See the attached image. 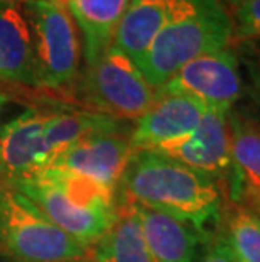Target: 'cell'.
Instances as JSON below:
<instances>
[{"label":"cell","mask_w":260,"mask_h":262,"mask_svg":"<svg viewBox=\"0 0 260 262\" xmlns=\"http://www.w3.org/2000/svg\"><path fill=\"white\" fill-rule=\"evenodd\" d=\"M122 202L171 215L206 233L221 219L218 183L190 166L154 150H135L122 174Z\"/></svg>","instance_id":"6da1fadb"},{"label":"cell","mask_w":260,"mask_h":262,"mask_svg":"<svg viewBox=\"0 0 260 262\" xmlns=\"http://www.w3.org/2000/svg\"><path fill=\"white\" fill-rule=\"evenodd\" d=\"M233 19L218 0L166 26L137 63L144 78L159 90L184 64L203 54L230 48Z\"/></svg>","instance_id":"7a4b0ae2"},{"label":"cell","mask_w":260,"mask_h":262,"mask_svg":"<svg viewBox=\"0 0 260 262\" xmlns=\"http://www.w3.org/2000/svg\"><path fill=\"white\" fill-rule=\"evenodd\" d=\"M0 252L15 262H68L91 255L88 245L58 228L26 194L2 181Z\"/></svg>","instance_id":"3957f363"},{"label":"cell","mask_w":260,"mask_h":262,"mask_svg":"<svg viewBox=\"0 0 260 262\" xmlns=\"http://www.w3.org/2000/svg\"><path fill=\"white\" fill-rule=\"evenodd\" d=\"M80 92L93 112L120 122L139 120L157 97L135 61L115 46L86 66Z\"/></svg>","instance_id":"277c9868"},{"label":"cell","mask_w":260,"mask_h":262,"mask_svg":"<svg viewBox=\"0 0 260 262\" xmlns=\"http://www.w3.org/2000/svg\"><path fill=\"white\" fill-rule=\"evenodd\" d=\"M34 36L36 86L64 88L80 70L81 39L68 9L51 0H24Z\"/></svg>","instance_id":"5b68a950"},{"label":"cell","mask_w":260,"mask_h":262,"mask_svg":"<svg viewBox=\"0 0 260 262\" xmlns=\"http://www.w3.org/2000/svg\"><path fill=\"white\" fill-rule=\"evenodd\" d=\"M157 92L184 95L204 110L228 115L243 95L240 56L231 48L203 54L182 66Z\"/></svg>","instance_id":"8992f818"},{"label":"cell","mask_w":260,"mask_h":262,"mask_svg":"<svg viewBox=\"0 0 260 262\" xmlns=\"http://www.w3.org/2000/svg\"><path fill=\"white\" fill-rule=\"evenodd\" d=\"M39 208L44 216L88 247L107 233L119 216L117 208H95L73 202L56 183L41 172L9 183Z\"/></svg>","instance_id":"52a82bcc"},{"label":"cell","mask_w":260,"mask_h":262,"mask_svg":"<svg viewBox=\"0 0 260 262\" xmlns=\"http://www.w3.org/2000/svg\"><path fill=\"white\" fill-rule=\"evenodd\" d=\"M134 152L130 134H124L120 127L81 139L58 154L48 166L86 178L117 193L122 174Z\"/></svg>","instance_id":"ba28073f"},{"label":"cell","mask_w":260,"mask_h":262,"mask_svg":"<svg viewBox=\"0 0 260 262\" xmlns=\"http://www.w3.org/2000/svg\"><path fill=\"white\" fill-rule=\"evenodd\" d=\"M230 130L228 196L260 215V117L242 108L226 115Z\"/></svg>","instance_id":"9c48e42d"},{"label":"cell","mask_w":260,"mask_h":262,"mask_svg":"<svg viewBox=\"0 0 260 262\" xmlns=\"http://www.w3.org/2000/svg\"><path fill=\"white\" fill-rule=\"evenodd\" d=\"M152 150L179 161L215 181L226 180L230 169V130L226 115L206 110L200 125L191 134Z\"/></svg>","instance_id":"30bf717a"},{"label":"cell","mask_w":260,"mask_h":262,"mask_svg":"<svg viewBox=\"0 0 260 262\" xmlns=\"http://www.w3.org/2000/svg\"><path fill=\"white\" fill-rule=\"evenodd\" d=\"M217 0H132L115 34L113 46L139 63L166 26Z\"/></svg>","instance_id":"8fae6325"},{"label":"cell","mask_w":260,"mask_h":262,"mask_svg":"<svg viewBox=\"0 0 260 262\" xmlns=\"http://www.w3.org/2000/svg\"><path fill=\"white\" fill-rule=\"evenodd\" d=\"M51 112L29 108L0 127L2 183L19 181L46 168L48 158L44 150V129Z\"/></svg>","instance_id":"7c38bea8"},{"label":"cell","mask_w":260,"mask_h":262,"mask_svg":"<svg viewBox=\"0 0 260 262\" xmlns=\"http://www.w3.org/2000/svg\"><path fill=\"white\" fill-rule=\"evenodd\" d=\"M203 107L195 100L176 93H159L154 103L130 130L134 150H152L179 141L200 125Z\"/></svg>","instance_id":"4fadbf2b"},{"label":"cell","mask_w":260,"mask_h":262,"mask_svg":"<svg viewBox=\"0 0 260 262\" xmlns=\"http://www.w3.org/2000/svg\"><path fill=\"white\" fill-rule=\"evenodd\" d=\"M0 80L36 86L34 36L24 0H0Z\"/></svg>","instance_id":"5bb4252c"},{"label":"cell","mask_w":260,"mask_h":262,"mask_svg":"<svg viewBox=\"0 0 260 262\" xmlns=\"http://www.w3.org/2000/svg\"><path fill=\"white\" fill-rule=\"evenodd\" d=\"M134 208L154 262H200L203 232L187 222L146 206L134 205Z\"/></svg>","instance_id":"9a60e30c"},{"label":"cell","mask_w":260,"mask_h":262,"mask_svg":"<svg viewBox=\"0 0 260 262\" xmlns=\"http://www.w3.org/2000/svg\"><path fill=\"white\" fill-rule=\"evenodd\" d=\"M132 0H71L66 5L83 37L86 66L113 46L115 34Z\"/></svg>","instance_id":"2e32d148"},{"label":"cell","mask_w":260,"mask_h":262,"mask_svg":"<svg viewBox=\"0 0 260 262\" xmlns=\"http://www.w3.org/2000/svg\"><path fill=\"white\" fill-rule=\"evenodd\" d=\"M91 259L93 262H154L134 205L119 202L117 220L95 244Z\"/></svg>","instance_id":"e0dca14e"},{"label":"cell","mask_w":260,"mask_h":262,"mask_svg":"<svg viewBox=\"0 0 260 262\" xmlns=\"http://www.w3.org/2000/svg\"><path fill=\"white\" fill-rule=\"evenodd\" d=\"M120 129V120L93 110H53L44 129V150L48 164L81 139L91 134ZM46 164V166H48Z\"/></svg>","instance_id":"ac0fdd59"},{"label":"cell","mask_w":260,"mask_h":262,"mask_svg":"<svg viewBox=\"0 0 260 262\" xmlns=\"http://www.w3.org/2000/svg\"><path fill=\"white\" fill-rule=\"evenodd\" d=\"M223 237L237 262H260V215L237 206L228 216Z\"/></svg>","instance_id":"d6986e66"},{"label":"cell","mask_w":260,"mask_h":262,"mask_svg":"<svg viewBox=\"0 0 260 262\" xmlns=\"http://www.w3.org/2000/svg\"><path fill=\"white\" fill-rule=\"evenodd\" d=\"M233 41L250 42L260 39V0H247L233 12Z\"/></svg>","instance_id":"ffe728a7"},{"label":"cell","mask_w":260,"mask_h":262,"mask_svg":"<svg viewBox=\"0 0 260 262\" xmlns=\"http://www.w3.org/2000/svg\"><path fill=\"white\" fill-rule=\"evenodd\" d=\"M248 48L245 58L247 75H248V93L252 97V102L257 105L260 112V39L258 41L242 42Z\"/></svg>","instance_id":"44dd1931"},{"label":"cell","mask_w":260,"mask_h":262,"mask_svg":"<svg viewBox=\"0 0 260 262\" xmlns=\"http://www.w3.org/2000/svg\"><path fill=\"white\" fill-rule=\"evenodd\" d=\"M200 262H237L228 244L225 241L223 233H220L217 241L206 249V252L201 255Z\"/></svg>","instance_id":"7402d4cb"},{"label":"cell","mask_w":260,"mask_h":262,"mask_svg":"<svg viewBox=\"0 0 260 262\" xmlns=\"http://www.w3.org/2000/svg\"><path fill=\"white\" fill-rule=\"evenodd\" d=\"M218 2H220L221 5H230V7L237 9V7H240V5L245 4L247 0H218Z\"/></svg>","instance_id":"603a6c76"},{"label":"cell","mask_w":260,"mask_h":262,"mask_svg":"<svg viewBox=\"0 0 260 262\" xmlns=\"http://www.w3.org/2000/svg\"><path fill=\"white\" fill-rule=\"evenodd\" d=\"M5 103H7V95L0 90V115H2V108H4Z\"/></svg>","instance_id":"cb8c5ba5"},{"label":"cell","mask_w":260,"mask_h":262,"mask_svg":"<svg viewBox=\"0 0 260 262\" xmlns=\"http://www.w3.org/2000/svg\"><path fill=\"white\" fill-rule=\"evenodd\" d=\"M53 2H56V4H59V5H63V7H66V5H68L71 0H53Z\"/></svg>","instance_id":"d4e9b609"},{"label":"cell","mask_w":260,"mask_h":262,"mask_svg":"<svg viewBox=\"0 0 260 262\" xmlns=\"http://www.w3.org/2000/svg\"><path fill=\"white\" fill-rule=\"evenodd\" d=\"M68 262H93V259H76V260H68Z\"/></svg>","instance_id":"484cf974"},{"label":"cell","mask_w":260,"mask_h":262,"mask_svg":"<svg viewBox=\"0 0 260 262\" xmlns=\"http://www.w3.org/2000/svg\"><path fill=\"white\" fill-rule=\"evenodd\" d=\"M51 2H53V0H51Z\"/></svg>","instance_id":"4316f807"}]
</instances>
